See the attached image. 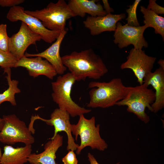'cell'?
<instances>
[{"label":"cell","mask_w":164,"mask_h":164,"mask_svg":"<svg viewBox=\"0 0 164 164\" xmlns=\"http://www.w3.org/2000/svg\"><path fill=\"white\" fill-rule=\"evenodd\" d=\"M61 58L63 64L76 81L84 80L87 77L98 79L108 71L101 58L91 49L74 51Z\"/></svg>","instance_id":"1"},{"label":"cell","mask_w":164,"mask_h":164,"mask_svg":"<svg viewBox=\"0 0 164 164\" xmlns=\"http://www.w3.org/2000/svg\"><path fill=\"white\" fill-rule=\"evenodd\" d=\"M88 87L92 88L89 91L90 100L87 106L92 108H104L115 105L125 97L128 89L119 78L108 82L92 81Z\"/></svg>","instance_id":"2"},{"label":"cell","mask_w":164,"mask_h":164,"mask_svg":"<svg viewBox=\"0 0 164 164\" xmlns=\"http://www.w3.org/2000/svg\"><path fill=\"white\" fill-rule=\"evenodd\" d=\"M155 99V92L143 83L135 87H128L125 97L115 105L126 106L128 112L134 114L142 121L147 123L149 121L150 118L145 112V109L147 108L152 111L151 105Z\"/></svg>","instance_id":"3"},{"label":"cell","mask_w":164,"mask_h":164,"mask_svg":"<svg viewBox=\"0 0 164 164\" xmlns=\"http://www.w3.org/2000/svg\"><path fill=\"white\" fill-rule=\"evenodd\" d=\"M76 81L73 76L68 72L59 76L56 81L51 83L53 101L58 105L59 108L66 111L73 117L88 113L91 111L80 107L72 100L71 91Z\"/></svg>","instance_id":"4"},{"label":"cell","mask_w":164,"mask_h":164,"mask_svg":"<svg viewBox=\"0 0 164 164\" xmlns=\"http://www.w3.org/2000/svg\"><path fill=\"white\" fill-rule=\"evenodd\" d=\"M24 12L39 19L47 29L56 31L65 29L67 21L76 16L64 0H59L55 3L50 2L41 10H24Z\"/></svg>","instance_id":"5"},{"label":"cell","mask_w":164,"mask_h":164,"mask_svg":"<svg viewBox=\"0 0 164 164\" xmlns=\"http://www.w3.org/2000/svg\"><path fill=\"white\" fill-rule=\"evenodd\" d=\"M100 127L99 124L95 125L94 116L87 119L83 114L79 116L77 124H71L72 133L75 136L76 140H77L79 135L80 138V144L76 150L77 154H80L81 151L87 146L100 151L107 149V144L100 136Z\"/></svg>","instance_id":"6"},{"label":"cell","mask_w":164,"mask_h":164,"mask_svg":"<svg viewBox=\"0 0 164 164\" xmlns=\"http://www.w3.org/2000/svg\"><path fill=\"white\" fill-rule=\"evenodd\" d=\"M3 127L0 131V142L8 145L21 142L32 145L35 142L32 133L25 122L14 114L3 115Z\"/></svg>","instance_id":"7"},{"label":"cell","mask_w":164,"mask_h":164,"mask_svg":"<svg viewBox=\"0 0 164 164\" xmlns=\"http://www.w3.org/2000/svg\"><path fill=\"white\" fill-rule=\"evenodd\" d=\"M6 18L11 22L21 21L24 22L32 31L39 34L42 39L48 43H52L56 40L61 32L47 29L39 19L25 13L24 8L20 6L11 7L7 14Z\"/></svg>","instance_id":"8"},{"label":"cell","mask_w":164,"mask_h":164,"mask_svg":"<svg viewBox=\"0 0 164 164\" xmlns=\"http://www.w3.org/2000/svg\"><path fill=\"white\" fill-rule=\"evenodd\" d=\"M114 34V43L118 44L119 48L122 49L132 45L136 50L147 48L148 43L143 36L145 30L147 28L145 25L138 27L128 26L127 24L122 25L118 22Z\"/></svg>","instance_id":"9"},{"label":"cell","mask_w":164,"mask_h":164,"mask_svg":"<svg viewBox=\"0 0 164 164\" xmlns=\"http://www.w3.org/2000/svg\"><path fill=\"white\" fill-rule=\"evenodd\" d=\"M156 58L146 54L142 49H132L127 57V60L120 66L121 69H130L137 78L139 85L143 83L145 77L150 73L153 67Z\"/></svg>","instance_id":"10"},{"label":"cell","mask_w":164,"mask_h":164,"mask_svg":"<svg viewBox=\"0 0 164 164\" xmlns=\"http://www.w3.org/2000/svg\"><path fill=\"white\" fill-rule=\"evenodd\" d=\"M70 116L69 114L66 111L57 108L51 113L50 119L43 118L38 114L32 115L31 118L34 121L36 120H40L45 122L47 125L54 127V135L50 139L53 138L59 132H65L67 137V149L68 151H74L76 150L79 145L75 143L72 135Z\"/></svg>","instance_id":"11"},{"label":"cell","mask_w":164,"mask_h":164,"mask_svg":"<svg viewBox=\"0 0 164 164\" xmlns=\"http://www.w3.org/2000/svg\"><path fill=\"white\" fill-rule=\"evenodd\" d=\"M41 36L32 31L24 22H22L17 32L9 37L8 50L18 60L24 56L25 52L31 44L41 39Z\"/></svg>","instance_id":"12"},{"label":"cell","mask_w":164,"mask_h":164,"mask_svg":"<svg viewBox=\"0 0 164 164\" xmlns=\"http://www.w3.org/2000/svg\"><path fill=\"white\" fill-rule=\"evenodd\" d=\"M125 13L107 14L103 16H88L83 21L84 27L89 29L92 36L98 35L105 31H114L117 23L124 19Z\"/></svg>","instance_id":"13"},{"label":"cell","mask_w":164,"mask_h":164,"mask_svg":"<svg viewBox=\"0 0 164 164\" xmlns=\"http://www.w3.org/2000/svg\"><path fill=\"white\" fill-rule=\"evenodd\" d=\"M29 58L24 56L18 60L15 67H22L28 71L29 75L34 77L40 75L46 76L53 80L57 73L52 65L46 60L39 56Z\"/></svg>","instance_id":"14"},{"label":"cell","mask_w":164,"mask_h":164,"mask_svg":"<svg viewBox=\"0 0 164 164\" xmlns=\"http://www.w3.org/2000/svg\"><path fill=\"white\" fill-rule=\"evenodd\" d=\"M67 33L65 29L61 32L55 41L49 47L43 51L36 54H30L26 52L24 56L26 57L39 56L44 58L54 67L57 74L62 75L67 68L63 64L61 57L60 54L61 44Z\"/></svg>","instance_id":"15"},{"label":"cell","mask_w":164,"mask_h":164,"mask_svg":"<svg viewBox=\"0 0 164 164\" xmlns=\"http://www.w3.org/2000/svg\"><path fill=\"white\" fill-rule=\"evenodd\" d=\"M143 83L151 85L155 90V99L151 105L152 111L156 113L164 107V69L161 67L147 75Z\"/></svg>","instance_id":"16"},{"label":"cell","mask_w":164,"mask_h":164,"mask_svg":"<svg viewBox=\"0 0 164 164\" xmlns=\"http://www.w3.org/2000/svg\"><path fill=\"white\" fill-rule=\"evenodd\" d=\"M63 137L57 134L52 139L46 143L44 150L39 154L31 153L28 159L30 164H57L56 153L63 144Z\"/></svg>","instance_id":"17"},{"label":"cell","mask_w":164,"mask_h":164,"mask_svg":"<svg viewBox=\"0 0 164 164\" xmlns=\"http://www.w3.org/2000/svg\"><path fill=\"white\" fill-rule=\"evenodd\" d=\"M95 0H70L68 5L76 16L84 17L86 14L90 16L96 17L104 16L107 13L100 2L96 3Z\"/></svg>","instance_id":"18"},{"label":"cell","mask_w":164,"mask_h":164,"mask_svg":"<svg viewBox=\"0 0 164 164\" xmlns=\"http://www.w3.org/2000/svg\"><path fill=\"white\" fill-rule=\"evenodd\" d=\"M32 145L15 148L8 145L4 147L0 164H25L32 153Z\"/></svg>","instance_id":"19"},{"label":"cell","mask_w":164,"mask_h":164,"mask_svg":"<svg viewBox=\"0 0 164 164\" xmlns=\"http://www.w3.org/2000/svg\"><path fill=\"white\" fill-rule=\"evenodd\" d=\"M140 11L143 15L144 25L153 28L155 33L160 34L164 41V18L143 6H140Z\"/></svg>","instance_id":"20"},{"label":"cell","mask_w":164,"mask_h":164,"mask_svg":"<svg viewBox=\"0 0 164 164\" xmlns=\"http://www.w3.org/2000/svg\"><path fill=\"white\" fill-rule=\"evenodd\" d=\"M4 71V72L7 74L5 77L8 81L9 87L3 93L0 94V105L2 102L7 101L15 106L16 105L15 97V94L21 92L20 90L18 87L19 81L16 80H11V69Z\"/></svg>","instance_id":"21"},{"label":"cell","mask_w":164,"mask_h":164,"mask_svg":"<svg viewBox=\"0 0 164 164\" xmlns=\"http://www.w3.org/2000/svg\"><path fill=\"white\" fill-rule=\"evenodd\" d=\"M18 60L11 53L0 49V67L4 70L15 67Z\"/></svg>","instance_id":"22"},{"label":"cell","mask_w":164,"mask_h":164,"mask_svg":"<svg viewBox=\"0 0 164 164\" xmlns=\"http://www.w3.org/2000/svg\"><path fill=\"white\" fill-rule=\"evenodd\" d=\"M141 1L135 0L132 5L128 6L129 8L126 10L128 15L126 19L127 21V24L129 26L133 27L140 26L137 17L136 11L137 6Z\"/></svg>","instance_id":"23"},{"label":"cell","mask_w":164,"mask_h":164,"mask_svg":"<svg viewBox=\"0 0 164 164\" xmlns=\"http://www.w3.org/2000/svg\"><path fill=\"white\" fill-rule=\"evenodd\" d=\"M6 24H0V49L8 52L9 37L7 32Z\"/></svg>","instance_id":"24"},{"label":"cell","mask_w":164,"mask_h":164,"mask_svg":"<svg viewBox=\"0 0 164 164\" xmlns=\"http://www.w3.org/2000/svg\"><path fill=\"white\" fill-rule=\"evenodd\" d=\"M63 164H77L78 161L74 151L70 150L62 159Z\"/></svg>","instance_id":"25"},{"label":"cell","mask_w":164,"mask_h":164,"mask_svg":"<svg viewBox=\"0 0 164 164\" xmlns=\"http://www.w3.org/2000/svg\"><path fill=\"white\" fill-rule=\"evenodd\" d=\"M156 1L155 0H149V4L147 8L153 11L158 15L164 14V7L157 4L156 2Z\"/></svg>","instance_id":"26"},{"label":"cell","mask_w":164,"mask_h":164,"mask_svg":"<svg viewBox=\"0 0 164 164\" xmlns=\"http://www.w3.org/2000/svg\"><path fill=\"white\" fill-rule=\"evenodd\" d=\"M24 1V0H0V5L12 7L23 3Z\"/></svg>","instance_id":"27"},{"label":"cell","mask_w":164,"mask_h":164,"mask_svg":"<svg viewBox=\"0 0 164 164\" xmlns=\"http://www.w3.org/2000/svg\"><path fill=\"white\" fill-rule=\"evenodd\" d=\"M102 1L103 4V8L107 14L111 13L114 12L113 9L110 7L107 0H102Z\"/></svg>","instance_id":"28"},{"label":"cell","mask_w":164,"mask_h":164,"mask_svg":"<svg viewBox=\"0 0 164 164\" xmlns=\"http://www.w3.org/2000/svg\"><path fill=\"white\" fill-rule=\"evenodd\" d=\"M88 159L90 164H100L97 162L94 156L90 153H88L87 155ZM120 162H118L115 164H120Z\"/></svg>","instance_id":"29"},{"label":"cell","mask_w":164,"mask_h":164,"mask_svg":"<svg viewBox=\"0 0 164 164\" xmlns=\"http://www.w3.org/2000/svg\"><path fill=\"white\" fill-rule=\"evenodd\" d=\"M158 63L160 67L164 69V60L160 59L158 62Z\"/></svg>","instance_id":"30"},{"label":"cell","mask_w":164,"mask_h":164,"mask_svg":"<svg viewBox=\"0 0 164 164\" xmlns=\"http://www.w3.org/2000/svg\"><path fill=\"white\" fill-rule=\"evenodd\" d=\"M4 124V121L3 119L0 118V131L2 128Z\"/></svg>","instance_id":"31"},{"label":"cell","mask_w":164,"mask_h":164,"mask_svg":"<svg viewBox=\"0 0 164 164\" xmlns=\"http://www.w3.org/2000/svg\"><path fill=\"white\" fill-rule=\"evenodd\" d=\"M2 153L1 150V148L0 147V160L1 159V157H2Z\"/></svg>","instance_id":"32"}]
</instances>
